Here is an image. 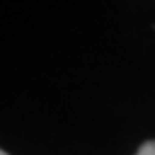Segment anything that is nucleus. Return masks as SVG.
<instances>
[{
	"label": "nucleus",
	"instance_id": "1",
	"mask_svg": "<svg viewBox=\"0 0 155 155\" xmlns=\"http://www.w3.org/2000/svg\"><path fill=\"white\" fill-rule=\"evenodd\" d=\"M135 155H155V141H145Z\"/></svg>",
	"mask_w": 155,
	"mask_h": 155
},
{
	"label": "nucleus",
	"instance_id": "2",
	"mask_svg": "<svg viewBox=\"0 0 155 155\" xmlns=\"http://www.w3.org/2000/svg\"><path fill=\"white\" fill-rule=\"evenodd\" d=\"M0 155H8V153H4V151H2V149H0Z\"/></svg>",
	"mask_w": 155,
	"mask_h": 155
}]
</instances>
